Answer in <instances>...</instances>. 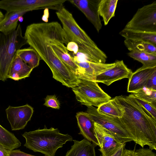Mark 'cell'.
Returning <instances> with one entry per match:
<instances>
[{
	"label": "cell",
	"instance_id": "obj_14",
	"mask_svg": "<svg viewBox=\"0 0 156 156\" xmlns=\"http://www.w3.org/2000/svg\"><path fill=\"white\" fill-rule=\"evenodd\" d=\"M155 71L156 66H142L132 73L129 78L127 92L134 93L145 87L148 79Z\"/></svg>",
	"mask_w": 156,
	"mask_h": 156
},
{
	"label": "cell",
	"instance_id": "obj_35",
	"mask_svg": "<svg viewBox=\"0 0 156 156\" xmlns=\"http://www.w3.org/2000/svg\"><path fill=\"white\" fill-rule=\"evenodd\" d=\"M123 156H139L136 151L126 149Z\"/></svg>",
	"mask_w": 156,
	"mask_h": 156
},
{
	"label": "cell",
	"instance_id": "obj_20",
	"mask_svg": "<svg viewBox=\"0 0 156 156\" xmlns=\"http://www.w3.org/2000/svg\"><path fill=\"white\" fill-rule=\"evenodd\" d=\"M118 0H101L98 11L103 19L104 25H106L110 19L115 16V12Z\"/></svg>",
	"mask_w": 156,
	"mask_h": 156
},
{
	"label": "cell",
	"instance_id": "obj_24",
	"mask_svg": "<svg viewBox=\"0 0 156 156\" xmlns=\"http://www.w3.org/2000/svg\"><path fill=\"white\" fill-rule=\"evenodd\" d=\"M0 144L11 151L20 147L21 143L13 133L0 125Z\"/></svg>",
	"mask_w": 156,
	"mask_h": 156
},
{
	"label": "cell",
	"instance_id": "obj_31",
	"mask_svg": "<svg viewBox=\"0 0 156 156\" xmlns=\"http://www.w3.org/2000/svg\"><path fill=\"white\" fill-rule=\"evenodd\" d=\"M66 45V48L68 51L72 52L74 54H76L79 51L78 45L73 42H69Z\"/></svg>",
	"mask_w": 156,
	"mask_h": 156
},
{
	"label": "cell",
	"instance_id": "obj_22",
	"mask_svg": "<svg viewBox=\"0 0 156 156\" xmlns=\"http://www.w3.org/2000/svg\"><path fill=\"white\" fill-rule=\"evenodd\" d=\"M16 55L33 69L39 65L41 58L37 53L31 47L19 49Z\"/></svg>",
	"mask_w": 156,
	"mask_h": 156
},
{
	"label": "cell",
	"instance_id": "obj_8",
	"mask_svg": "<svg viewBox=\"0 0 156 156\" xmlns=\"http://www.w3.org/2000/svg\"><path fill=\"white\" fill-rule=\"evenodd\" d=\"M86 112L95 122L112 132L122 144L133 141V139L121 123L119 118L101 114L97 108L87 106Z\"/></svg>",
	"mask_w": 156,
	"mask_h": 156
},
{
	"label": "cell",
	"instance_id": "obj_13",
	"mask_svg": "<svg viewBox=\"0 0 156 156\" xmlns=\"http://www.w3.org/2000/svg\"><path fill=\"white\" fill-rule=\"evenodd\" d=\"M114 66L96 77L95 82L109 86L113 82L125 78H128L133 73L122 60L116 61Z\"/></svg>",
	"mask_w": 156,
	"mask_h": 156
},
{
	"label": "cell",
	"instance_id": "obj_3",
	"mask_svg": "<svg viewBox=\"0 0 156 156\" xmlns=\"http://www.w3.org/2000/svg\"><path fill=\"white\" fill-rule=\"evenodd\" d=\"M56 14L62 24L69 42L76 43L79 51L90 62L105 63L107 58L106 55L80 27L72 14L63 6Z\"/></svg>",
	"mask_w": 156,
	"mask_h": 156
},
{
	"label": "cell",
	"instance_id": "obj_25",
	"mask_svg": "<svg viewBox=\"0 0 156 156\" xmlns=\"http://www.w3.org/2000/svg\"><path fill=\"white\" fill-rule=\"evenodd\" d=\"M130 57L143 64L144 66H156V54L145 52L131 51L128 53Z\"/></svg>",
	"mask_w": 156,
	"mask_h": 156
},
{
	"label": "cell",
	"instance_id": "obj_11",
	"mask_svg": "<svg viewBox=\"0 0 156 156\" xmlns=\"http://www.w3.org/2000/svg\"><path fill=\"white\" fill-rule=\"evenodd\" d=\"M7 119L12 130L23 129L31 119L33 108L27 104L18 106H9L5 109Z\"/></svg>",
	"mask_w": 156,
	"mask_h": 156
},
{
	"label": "cell",
	"instance_id": "obj_1",
	"mask_svg": "<svg viewBox=\"0 0 156 156\" xmlns=\"http://www.w3.org/2000/svg\"><path fill=\"white\" fill-rule=\"evenodd\" d=\"M50 23H34L26 27L24 37L51 69L53 77L63 85L72 88L80 79L60 60L52 50L50 42Z\"/></svg>",
	"mask_w": 156,
	"mask_h": 156
},
{
	"label": "cell",
	"instance_id": "obj_33",
	"mask_svg": "<svg viewBox=\"0 0 156 156\" xmlns=\"http://www.w3.org/2000/svg\"><path fill=\"white\" fill-rule=\"evenodd\" d=\"M126 143H124L113 154L110 156H123L125 149ZM100 156H102L101 155Z\"/></svg>",
	"mask_w": 156,
	"mask_h": 156
},
{
	"label": "cell",
	"instance_id": "obj_37",
	"mask_svg": "<svg viewBox=\"0 0 156 156\" xmlns=\"http://www.w3.org/2000/svg\"><path fill=\"white\" fill-rule=\"evenodd\" d=\"M4 16L0 10V22L4 19Z\"/></svg>",
	"mask_w": 156,
	"mask_h": 156
},
{
	"label": "cell",
	"instance_id": "obj_38",
	"mask_svg": "<svg viewBox=\"0 0 156 156\" xmlns=\"http://www.w3.org/2000/svg\"><path fill=\"white\" fill-rule=\"evenodd\" d=\"M23 16H20V17H19V21L20 22H22L23 20Z\"/></svg>",
	"mask_w": 156,
	"mask_h": 156
},
{
	"label": "cell",
	"instance_id": "obj_16",
	"mask_svg": "<svg viewBox=\"0 0 156 156\" xmlns=\"http://www.w3.org/2000/svg\"><path fill=\"white\" fill-rule=\"evenodd\" d=\"M33 69L16 54L9 69L7 78L18 81L29 77Z\"/></svg>",
	"mask_w": 156,
	"mask_h": 156
},
{
	"label": "cell",
	"instance_id": "obj_4",
	"mask_svg": "<svg viewBox=\"0 0 156 156\" xmlns=\"http://www.w3.org/2000/svg\"><path fill=\"white\" fill-rule=\"evenodd\" d=\"M22 136L26 140L24 146L47 156H54L59 148L67 141L73 140L71 136L60 133L58 129H48L45 126L43 129L26 132Z\"/></svg>",
	"mask_w": 156,
	"mask_h": 156
},
{
	"label": "cell",
	"instance_id": "obj_9",
	"mask_svg": "<svg viewBox=\"0 0 156 156\" xmlns=\"http://www.w3.org/2000/svg\"><path fill=\"white\" fill-rule=\"evenodd\" d=\"M70 55L79 68L77 77L80 79L95 81L98 75L112 68L115 65L112 63H96L90 62L86 56L79 51L76 54Z\"/></svg>",
	"mask_w": 156,
	"mask_h": 156
},
{
	"label": "cell",
	"instance_id": "obj_30",
	"mask_svg": "<svg viewBox=\"0 0 156 156\" xmlns=\"http://www.w3.org/2000/svg\"><path fill=\"white\" fill-rule=\"evenodd\" d=\"M136 151L139 156H156V154L149 148H140Z\"/></svg>",
	"mask_w": 156,
	"mask_h": 156
},
{
	"label": "cell",
	"instance_id": "obj_36",
	"mask_svg": "<svg viewBox=\"0 0 156 156\" xmlns=\"http://www.w3.org/2000/svg\"><path fill=\"white\" fill-rule=\"evenodd\" d=\"M49 16V10L48 9H45L44 11V14L42 17V20L46 23H48Z\"/></svg>",
	"mask_w": 156,
	"mask_h": 156
},
{
	"label": "cell",
	"instance_id": "obj_29",
	"mask_svg": "<svg viewBox=\"0 0 156 156\" xmlns=\"http://www.w3.org/2000/svg\"><path fill=\"white\" fill-rule=\"evenodd\" d=\"M145 87L156 90V71L153 73L150 77Z\"/></svg>",
	"mask_w": 156,
	"mask_h": 156
},
{
	"label": "cell",
	"instance_id": "obj_28",
	"mask_svg": "<svg viewBox=\"0 0 156 156\" xmlns=\"http://www.w3.org/2000/svg\"><path fill=\"white\" fill-rule=\"evenodd\" d=\"M134 98L150 114L153 118L156 119V105L138 98Z\"/></svg>",
	"mask_w": 156,
	"mask_h": 156
},
{
	"label": "cell",
	"instance_id": "obj_27",
	"mask_svg": "<svg viewBox=\"0 0 156 156\" xmlns=\"http://www.w3.org/2000/svg\"><path fill=\"white\" fill-rule=\"evenodd\" d=\"M44 105L47 107L59 109L60 103L55 95H47L45 98Z\"/></svg>",
	"mask_w": 156,
	"mask_h": 156
},
{
	"label": "cell",
	"instance_id": "obj_21",
	"mask_svg": "<svg viewBox=\"0 0 156 156\" xmlns=\"http://www.w3.org/2000/svg\"><path fill=\"white\" fill-rule=\"evenodd\" d=\"M119 34L125 39L142 41L156 46V34L133 31L124 28Z\"/></svg>",
	"mask_w": 156,
	"mask_h": 156
},
{
	"label": "cell",
	"instance_id": "obj_15",
	"mask_svg": "<svg viewBox=\"0 0 156 156\" xmlns=\"http://www.w3.org/2000/svg\"><path fill=\"white\" fill-rule=\"evenodd\" d=\"M80 132L82 135L90 142L96 146L99 144L95 135L94 132V122L91 119L86 112H79L76 115Z\"/></svg>",
	"mask_w": 156,
	"mask_h": 156
},
{
	"label": "cell",
	"instance_id": "obj_18",
	"mask_svg": "<svg viewBox=\"0 0 156 156\" xmlns=\"http://www.w3.org/2000/svg\"><path fill=\"white\" fill-rule=\"evenodd\" d=\"M30 9L6 13L4 19L0 22V32L5 34H9L17 28L19 19Z\"/></svg>",
	"mask_w": 156,
	"mask_h": 156
},
{
	"label": "cell",
	"instance_id": "obj_5",
	"mask_svg": "<svg viewBox=\"0 0 156 156\" xmlns=\"http://www.w3.org/2000/svg\"><path fill=\"white\" fill-rule=\"evenodd\" d=\"M27 44L20 24L16 29L5 34L0 32V80L5 81L17 51Z\"/></svg>",
	"mask_w": 156,
	"mask_h": 156
},
{
	"label": "cell",
	"instance_id": "obj_10",
	"mask_svg": "<svg viewBox=\"0 0 156 156\" xmlns=\"http://www.w3.org/2000/svg\"><path fill=\"white\" fill-rule=\"evenodd\" d=\"M94 132L102 156L112 155L124 144L112 132L95 122Z\"/></svg>",
	"mask_w": 156,
	"mask_h": 156
},
{
	"label": "cell",
	"instance_id": "obj_12",
	"mask_svg": "<svg viewBox=\"0 0 156 156\" xmlns=\"http://www.w3.org/2000/svg\"><path fill=\"white\" fill-rule=\"evenodd\" d=\"M101 0H68L81 11L99 33L102 25L98 11Z\"/></svg>",
	"mask_w": 156,
	"mask_h": 156
},
{
	"label": "cell",
	"instance_id": "obj_26",
	"mask_svg": "<svg viewBox=\"0 0 156 156\" xmlns=\"http://www.w3.org/2000/svg\"><path fill=\"white\" fill-rule=\"evenodd\" d=\"M129 96L138 98L156 106V90L145 87L136 92L131 93Z\"/></svg>",
	"mask_w": 156,
	"mask_h": 156
},
{
	"label": "cell",
	"instance_id": "obj_32",
	"mask_svg": "<svg viewBox=\"0 0 156 156\" xmlns=\"http://www.w3.org/2000/svg\"><path fill=\"white\" fill-rule=\"evenodd\" d=\"M9 156H36L26 153L21 151L20 150L10 151ZM44 156H47L45 155Z\"/></svg>",
	"mask_w": 156,
	"mask_h": 156
},
{
	"label": "cell",
	"instance_id": "obj_2",
	"mask_svg": "<svg viewBox=\"0 0 156 156\" xmlns=\"http://www.w3.org/2000/svg\"><path fill=\"white\" fill-rule=\"evenodd\" d=\"M124 112L119 118L124 128L136 144L144 148L148 146L156 150V119L134 98L128 96L115 97Z\"/></svg>",
	"mask_w": 156,
	"mask_h": 156
},
{
	"label": "cell",
	"instance_id": "obj_6",
	"mask_svg": "<svg viewBox=\"0 0 156 156\" xmlns=\"http://www.w3.org/2000/svg\"><path fill=\"white\" fill-rule=\"evenodd\" d=\"M72 88L76 100L87 107H98L111 99L95 81L80 79L78 84Z\"/></svg>",
	"mask_w": 156,
	"mask_h": 156
},
{
	"label": "cell",
	"instance_id": "obj_34",
	"mask_svg": "<svg viewBox=\"0 0 156 156\" xmlns=\"http://www.w3.org/2000/svg\"><path fill=\"white\" fill-rule=\"evenodd\" d=\"M10 150L0 144V156H9Z\"/></svg>",
	"mask_w": 156,
	"mask_h": 156
},
{
	"label": "cell",
	"instance_id": "obj_39",
	"mask_svg": "<svg viewBox=\"0 0 156 156\" xmlns=\"http://www.w3.org/2000/svg\"><path fill=\"white\" fill-rule=\"evenodd\" d=\"M31 2H30V9H31Z\"/></svg>",
	"mask_w": 156,
	"mask_h": 156
},
{
	"label": "cell",
	"instance_id": "obj_23",
	"mask_svg": "<svg viewBox=\"0 0 156 156\" xmlns=\"http://www.w3.org/2000/svg\"><path fill=\"white\" fill-rule=\"evenodd\" d=\"M124 43L130 52H142L156 54V46L151 44L129 39H125Z\"/></svg>",
	"mask_w": 156,
	"mask_h": 156
},
{
	"label": "cell",
	"instance_id": "obj_7",
	"mask_svg": "<svg viewBox=\"0 0 156 156\" xmlns=\"http://www.w3.org/2000/svg\"><path fill=\"white\" fill-rule=\"evenodd\" d=\"M124 29L156 34V1L138 9Z\"/></svg>",
	"mask_w": 156,
	"mask_h": 156
},
{
	"label": "cell",
	"instance_id": "obj_19",
	"mask_svg": "<svg viewBox=\"0 0 156 156\" xmlns=\"http://www.w3.org/2000/svg\"><path fill=\"white\" fill-rule=\"evenodd\" d=\"M97 110L101 114L119 118L122 117L124 112L115 97L100 105Z\"/></svg>",
	"mask_w": 156,
	"mask_h": 156
},
{
	"label": "cell",
	"instance_id": "obj_17",
	"mask_svg": "<svg viewBox=\"0 0 156 156\" xmlns=\"http://www.w3.org/2000/svg\"><path fill=\"white\" fill-rule=\"evenodd\" d=\"M74 144L65 156H96L94 144L85 138L79 141L73 140Z\"/></svg>",
	"mask_w": 156,
	"mask_h": 156
}]
</instances>
